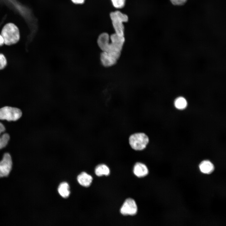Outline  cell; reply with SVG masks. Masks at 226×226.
Wrapping results in <instances>:
<instances>
[{
	"label": "cell",
	"mask_w": 226,
	"mask_h": 226,
	"mask_svg": "<svg viewBox=\"0 0 226 226\" xmlns=\"http://www.w3.org/2000/svg\"><path fill=\"white\" fill-rule=\"evenodd\" d=\"M115 33L121 36L124 35L123 23L127 21L128 17L126 15L117 11L111 12L110 15Z\"/></svg>",
	"instance_id": "obj_2"
},
{
	"label": "cell",
	"mask_w": 226,
	"mask_h": 226,
	"mask_svg": "<svg viewBox=\"0 0 226 226\" xmlns=\"http://www.w3.org/2000/svg\"><path fill=\"white\" fill-rule=\"evenodd\" d=\"M113 5L117 8H123L125 5L126 0H111Z\"/></svg>",
	"instance_id": "obj_17"
},
{
	"label": "cell",
	"mask_w": 226,
	"mask_h": 226,
	"mask_svg": "<svg viewBox=\"0 0 226 226\" xmlns=\"http://www.w3.org/2000/svg\"><path fill=\"white\" fill-rule=\"evenodd\" d=\"M77 180L80 185L85 187H88L93 180L92 177L85 172H82L77 177Z\"/></svg>",
	"instance_id": "obj_10"
},
{
	"label": "cell",
	"mask_w": 226,
	"mask_h": 226,
	"mask_svg": "<svg viewBox=\"0 0 226 226\" xmlns=\"http://www.w3.org/2000/svg\"><path fill=\"white\" fill-rule=\"evenodd\" d=\"M148 136L143 133H137L131 135L129 138V142L131 147L136 150L144 149L149 142Z\"/></svg>",
	"instance_id": "obj_3"
},
{
	"label": "cell",
	"mask_w": 226,
	"mask_h": 226,
	"mask_svg": "<svg viewBox=\"0 0 226 226\" xmlns=\"http://www.w3.org/2000/svg\"><path fill=\"white\" fill-rule=\"evenodd\" d=\"M137 212V207L134 200L132 198L126 199L120 210L121 213L123 215H135Z\"/></svg>",
	"instance_id": "obj_6"
},
{
	"label": "cell",
	"mask_w": 226,
	"mask_h": 226,
	"mask_svg": "<svg viewBox=\"0 0 226 226\" xmlns=\"http://www.w3.org/2000/svg\"><path fill=\"white\" fill-rule=\"evenodd\" d=\"M187 0H170L172 3L175 5H181L184 4Z\"/></svg>",
	"instance_id": "obj_19"
},
{
	"label": "cell",
	"mask_w": 226,
	"mask_h": 226,
	"mask_svg": "<svg viewBox=\"0 0 226 226\" xmlns=\"http://www.w3.org/2000/svg\"><path fill=\"white\" fill-rule=\"evenodd\" d=\"M4 44V39L1 35L0 34V47L3 46Z\"/></svg>",
	"instance_id": "obj_21"
},
{
	"label": "cell",
	"mask_w": 226,
	"mask_h": 226,
	"mask_svg": "<svg viewBox=\"0 0 226 226\" xmlns=\"http://www.w3.org/2000/svg\"><path fill=\"white\" fill-rule=\"evenodd\" d=\"M58 190L60 195L64 198H67L70 194L69 185L66 182L61 183L58 186Z\"/></svg>",
	"instance_id": "obj_14"
},
{
	"label": "cell",
	"mask_w": 226,
	"mask_h": 226,
	"mask_svg": "<svg viewBox=\"0 0 226 226\" xmlns=\"http://www.w3.org/2000/svg\"><path fill=\"white\" fill-rule=\"evenodd\" d=\"M109 35L106 33H103L99 36L97 40V43L99 47L103 51L106 52L109 44Z\"/></svg>",
	"instance_id": "obj_8"
},
{
	"label": "cell",
	"mask_w": 226,
	"mask_h": 226,
	"mask_svg": "<svg viewBox=\"0 0 226 226\" xmlns=\"http://www.w3.org/2000/svg\"><path fill=\"white\" fill-rule=\"evenodd\" d=\"M95 172L96 175L98 176L108 175L110 173V170L109 168L106 165L100 164L96 166Z\"/></svg>",
	"instance_id": "obj_15"
},
{
	"label": "cell",
	"mask_w": 226,
	"mask_h": 226,
	"mask_svg": "<svg viewBox=\"0 0 226 226\" xmlns=\"http://www.w3.org/2000/svg\"><path fill=\"white\" fill-rule=\"evenodd\" d=\"M22 112L19 109L6 106L0 109V119L8 121H16L21 116Z\"/></svg>",
	"instance_id": "obj_4"
},
{
	"label": "cell",
	"mask_w": 226,
	"mask_h": 226,
	"mask_svg": "<svg viewBox=\"0 0 226 226\" xmlns=\"http://www.w3.org/2000/svg\"><path fill=\"white\" fill-rule=\"evenodd\" d=\"M1 35L4 40V44L8 46L15 44L19 40L20 36L18 27L12 23L6 24L3 27Z\"/></svg>",
	"instance_id": "obj_1"
},
{
	"label": "cell",
	"mask_w": 226,
	"mask_h": 226,
	"mask_svg": "<svg viewBox=\"0 0 226 226\" xmlns=\"http://www.w3.org/2000/svg\"><path fill=\"white\" fill-rule=\"evenodd\" d=\"M174 105L176 108L179 110H183L186 107L187 102L185 98L180 97L175 99L174 102Z\"/></svg>",
	"instance_id": "obj_16"
},
{
	"label": "cell",
	"mask_w": 226,
	"mask_h": 226,
	"mask_svg": "<svg viewBox=\"0 0 226 226\" xmlns=\"http://www.w3.org/2000/svg\"><path fill=\"white\" fill-rule=\"evenodd\" d=\"M133 172L137 177H142L146 175L148 171L145 165L141 163L137 162L134 165Z\"/></svg>",
	"instance_id": "obj_9"
},
{
	"label": "cell",
	"mask_w": 226,
	"mask_h": 226,
	"mask_svg": "<svg viewBox=\"0 0 226 226\" xmlns=\"http://www.w3.org/2000/svg\"><path fill=\"white\" fill-rule=\"evenodd\" d=\"M100 60L103 66L109 67L115 64L117 60L107 52L103 51L100 55Z\"/></svg>",
	"instance_id": "obj_7"
},
{
	"label": "cell",
	"mask_w": 226,
	"mask_h": 226,
	"mask_svg": "<svg viewBox=\"0 0 226 226\" xmlns=\"http://www.w3.org/2000/svg\"><path fill=\"white\" fill-rule=\"evenodd\" d=\"M110 38L111 43L117 48L121 51L125 42L124 36H120L115 33L111 35Z\"/></svg>",
	"instance_id": "obj_11"
},
{
	"label": "cell",
	"mask_w": 226,
	"mask_h": 226,
	"mask_svg": "<svg viewBox=\"0 0 226 226\" xmlns=\"http://www.w3.org/2000/svg\"><path fill=\"white\" fill-rule=\"evenodd\" d=\"M12 158L8 153H5L0 161V178L8 176L12 169Z\"/></svg>",
	"instance_id": "obj_5"
},
{
	"label": "cell",
	"mask_w": 226,
	"mask_h": 226,
	"mask_svg": "<svg viewBox=\"0 0 226 226\" xmlns=\"http://www.w3.org/2000/svg\"><path fill=\"white\" fill-rule=\"evenodd\" d=\"M7 62L5 56L0 53V70L3 69L7 65Z\"/></svg>",
	"instance_id": "obj_18"
},
{
	"label": "cell",
	"mask_w": 226,
	"mask_h": 226,
	"mask_svg": "<svg viewBox=\"0 0 226 226\" xmlns=\"http://www.w3.org/2000/svg\"><path fill=\"white\" fill-rule=\"evenodd\" d=\"M201 171L205 174H209L214 170V166L212 163L208 160L202 161L199 165Z\"/></svg>",
	"instance_id": "obj_12"
},
{
	"label": "cell",
	"mask_w": 226,
	"mask_h": 226,
	"mask_svg": "<svg viewBox=\"0 0 226 226\" xmlns=\"http://www.w3.org/2000/svg\"><path fill=\"white\" fill-rule=\"evenodd\" d=\"M85 0H71L74 3L77 4H83Z\"/></svg>",
	"instance_id": "obj_20"
},
{
	"label": "cell",
	"mask_w": 226,
	"mask_h": 226,
	"mask_svg": "<svg viewBox=\"0 0 226 226\" xmlns=\"http://www.w3.org/2000/svg\"><path fill=\"white\" fill-rule=\"evenodd\" d=\"M5 130L4 126L0 122V149L6 146L10 139L9 135L8 133H3Z\"/></svg>",
	"instance_id": "obj_13"
}]
</instances>
